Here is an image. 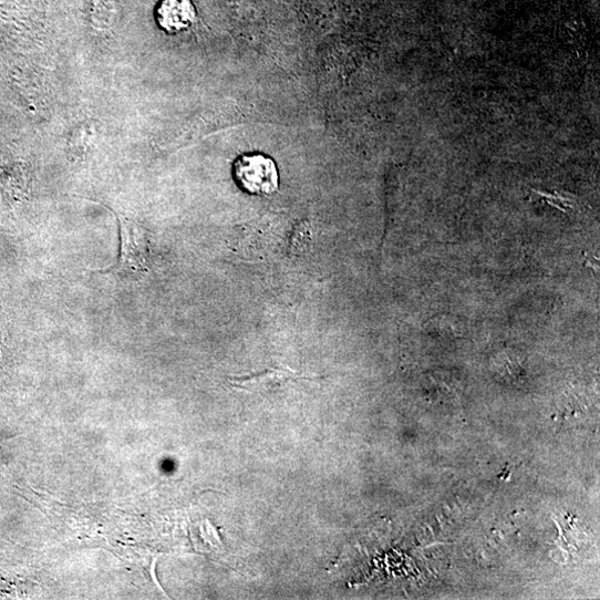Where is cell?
<instances>
[{
    "label": "cell",
    "mask_w": 600,
    "mask_h": 600,
    "mask_svg": "<svg viewBox=\"0 0 600 600\" xmlns=\"http://www.w3.org/2000/svg\"><path fill=\"white\" fill-rule=\"evenodd\" d=\"M237 185L246 193L269 196L277 192L279 176L275 162L262 154H246L238 157L232 166Z\"/></svg>",
    "instance_id": "1"
},
{
    "label": "cell",
    "mask_w": 600,
    "mask_h": 600,
    "mask_svg": "<svg viewBox=\"0 0 600 600\" xmlns=\"http://www.w3.org/2000/svg\"><path fill=\"white\" fill-rule=\"evenodd\" d=\"M121 224V254L113 270L131 277L145 275L151 268V244L148 236L128 220Z\"/></svg>",
    "instance_id": "2"
},
{
    "label": "cell",
    "mask_w": 600,
    "mask_h": 600,
    "mask_svg": "<svg viewBox=\"0 0 600 600\" xmlns=\"http://www.w3.org/2000/svg\"><path fill=\"white\" fill-rule=\"evenodd\" d=\"M309 379L288 366L270 369L261 373L231 377L229 384L240 391L248 393H272L281 390L290 381Z\"/></svg>",
    "instance_id": "3"
},
{
    "label": "cell",
    "mask_w": 600,
    "mask_h": 600,
    "mask_svg": "<svg viewBox=\"0 0 600 600\" xmlns=\"http://www.w3.org/2000/svg\"><path fill=\"white\" fill-rule=\"evenodd\" d=\"M196 11L190 0H162L156 10V20L161 29L176 34L192 27Z\"/></svg>",
    "instance_id": "4"
}]
</instances>
